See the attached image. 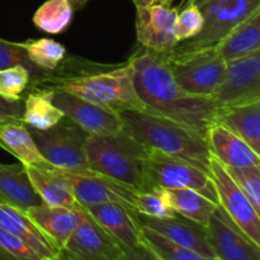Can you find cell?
I'll use <instances>...</instances> for the list:
<instances>
[{
    "mask_svg": "<svg viewBox=\"0 0 260 260\" xmlns=\"http://www.w3.org/2000/svg\"><path fill=\"white\" fill-rule=\"evenodd\" d=\"M0 147L17 157L24 167L50 164L38 151L28 126L19 118L0 121Z\"/></svg>",
    "mask_w": 260,
    "mask_h": 260,
    "instance_id": "603a6c76",
    "label": "cell"
},
{
    "mask_svg": "<svg viewBox=\"0 0 260 260\" xmlns=\"http://www.w3.org/2000/svg\"><path fill=\"white\" fill-rule=\"evenodd\" d=\"M190 2H192V0H182V2H180V4H179V7H178V9H180V8L184 7L185 4H188V3H190Z\"/></svg>",
    "mask_w": 260,
    "mask_h": 260,
    "instance_id": "7bdbcfd3",
    "label": "cell"
},
{
    "mask_svg": "<svg viewBox=\"0 0 260 260\" xmlns=\"http://www.w3.org/2000/svg\"><path fill=\"white\" fill-rule=\"evenodd\" d=\"M178 8L152 4L137 7L136 36L144 48L154 52H167L178 45L174 33Z\"/></svg>",
    "mask_w": 260,
    "mask_h": 260,
    "instance_id": "9a60e30c",
    "label": "cell"
},
{
    "mask_svg": "<svg viewBox=\"0 0 260 260\" xmlns=\"http://www.w3.org/2000/svg\"><path fill=\"white\" fill-rule=\"evenodd\" d=\"M135 210L144 216L155 218L174 217L177 212L172 207L167 189L151 188L144 192H137Z\"/></svg>",
    "mask_w": 260,
    "mask_h": 260,
    "instance_id": "4dcf8cb0",
    "label": "cell"
},
{
    "mask_svg": "<svg viewBox=\"0 0 260 260\" xmlns=\"http://www.w3.org/2000/svg\"><path fill=\"white\" fill-rule=\"evenodd\" d=\"M23 99L18 102H10L0 96V121L3 119H22Z\"/></svg>",
    "mask_w": 260,
    "mask_h": 260,
    "instance_id": "74e56055",
    "label": "cell"
},
{
    "mask_svg": "<svg viewBox=\"0 0 260 260\" xmlns=\"http://www.w3.org/2000/svg\"><path fill=\"white\" fill-rule=\"evenodd\" d=\"M14 65H23L29 69L30 79L42 73V70L36 68L28 60L22 43L0 38V69H7Z\"/></svg>",
    "mask_w": 260,
    "mask_h": 260,
    "instance_id": "e575fe53",
    "label": "cell"
},
{
    "mask_svg": "<svg viewBox=\"0 0 260 260\" xmlns=\"http://www.w3.org/2000/svg\"><path fill=\"white\" fill-rule=\"evenodd\" d=\"M207 2H210V0H192V2H190V3H193V4L197 5L198 8H201V7H202V5H205Z\"/></svg>",
    "mask_w": 260,
    "mask_h": 260,
    "instance_id": "60d3db41",
    "label": "cell"
},
{
    "mask_svg": "<svg viewBox=\"0 0 260 260\" xmlns=\"http://www.w3.org/2000/svg\"><path fill=\"white\" fill-rule=\"evenodd\" d=\"M0 201L22 211L42 205V201L36 193L27 169L22 162H0Z\"/></svg>",
    "mask_w": 260,
    "mask_h": 260,
    "instance_id": "7402d4cb",
    "label": "cell"
},
{
    "mask_svg": "<svg viewBox=\"0 0 260 260\" xmlns=\"http://www.w3.org/2000/svg\"><path fill=\"white\" fill-rule=\"evenodd\" d=\"M65 173L71 183L76 202L81 208L103 203H118L127 210L136 212L135 200L139 190L91 170H65Z\"/></svg>",
    "mask_w": 260,
    "mask_h": 260,
    "instance_id": "8fae6325",
    "label": "cell"
},
{
    "mask_svg": "<svg viewBox=\"0 0 260 260\" xmlns=\"http://www.w3.org/2000/svg\"><path fill=\"white\" fill-rule=\"evenodd\" d=\"M30 183L43 205L50 207H78L71 183L65 170L47 164L25 167Z\"/></svg>",
    "mask_w": 260,
    "mask_h": 260,
    "instance_id": "ffe728a7",
    "label": "cell"
},
{
    "mask_svg": "<svg viewBox=\"0 0 260 260\" xmlns=\"http://www.w3.org/2000/svg\"><path fill=\"white\" fill-rule=\"evenodd\" d=\"M173 2H174V0H157V4L165 5V7H170Z\"/></svg>",
    "mask_w": 260,
    "mask_h": 260,
    "instance_id": "b9f144b4",
    "label": "cell"
},
{
    "mask_svg": "<svg viewBox=\"0 0 260 260\" xmlns=\"http://www.w3.org/2000/svg\"><path fill=\"white\" fill-rule=\"evenodd\" d=\"M69 2H70L73 9H81V8H83L86 3L90 2V0H69Z\"/></svg>",
    "mask_w": 260,
    "mask_h": 260,
    "instance_id": "ab89813d",
    "label": "cell"
},
{
    "mask_svg": "<svg viewBox=\"0 0 260 260\" xmlns=\"http://www.w3.org/2000/svg\"><path fill=\"white\" fill-rule=\"evenodd\" d=\"M27 89L62 90L116 112L145 109L134 85L131 66L63 57L56 69L30 79Z\"/></svg>",
    "mask_w": 260,
    "mask_h": 260,
    "instance_id": "7a4b0ae2",
    "label": "cell"
},
{
    "mask_svg": "<svg viewBox=\"0 0 260 260\" xmlns=\"http://www.w3.org/2000/svg\"><path fill=\"white\" fill-rule=\"evenodd\" d=\"M235 184L243 190L251 205L260 212V167L225 168Z\"/></svg>",
    "mask_w": 260,
    "mask_h": 260,
    "instance_id": "d6a6232c",
    "label": "cell"
},
{
    "mask_svg": "<svg viewBox=\"0 0 260 260\" xmlns=\"http://www.w3.org/2000/svg\"><path fill=\"white\" fill-rule=\"evenodd\" d=\"M151 188L193 189L218 205L217 192L208 173L185 160L147 149L145 159V190Z\"/></svg>",
    "mask_w": 260,
    "mask_h": 260,
    "instance_id": "8992f818",
    "label": "cell"
},
{
    "mask_svg": "<svg viewBox=\"0 0 260 260\" xmlns=\"http://www.w3.org/2000/svg\"><path fill=\"white\" fill-rule=\"evenodd\" d=\"M20 43L30 63L42 71H51L57 68L66 55L65 47L50 38L28 40Z\"/></svg>",
    "mask_w": 260,
    "mask_h": 260,
    "instance_id": "f546056e",
    "label": "cell"
},
{
    "mask_svg": "<svg viewBox=\"0 0 260 260\" xmlns=\"http://www.w3.org/2000/svg\"><path fill=\"white\" fill-rule=\"evenodd\" d=\"M206 229L218 260H260V246L235 225L220 206Z\"/></svg>",
    "mask_w": 260,
    "mask_h": 260,
    "instance_id": "5bb4252c",
    "label": "cell"
},
{
    "mask_svg": "<svg viewBox=\"0 0 260 260\" xmlns=\"http://www.w3.org/2000/svg\"><path fill=\"white\" fill-rule=\"evenodd\" d=\"M29 132L38 151L51 165L69 172L90 170L85 151L89 134L66 116L51 128H29Z\"/></svg>",
    "mask_w": 260,
    "mask_h": 260,
    "instance_id": "52a82bcc",
    "label": "cell"
},
{
    "mask_svg": "<svg viewBox=\"0 0 260 260\" xmlns=\"http://www.w3.org/2000/svg\"><path fill=\"white\" fill-rule=\"evenodd\" d=\"M73 7L69 0H47L33 15V23L43 32L56 35L69 27L73 19Z\"/></svg>",
    "mask_w": 260,
    "mask_h": 260,
    "instance_id": "83f0119b",
    "label": "cell"
},
{
    "mask_svg": "<svg viewBox=\"0 0 260 260\" xmlns=\"http://www.w3.org/2000/svg\"><path fill=\"white\" fill-rule=\"evenodd\" d=\"M128 63L135 90L146 111L177 122L206 140L218 113L210 98L183 90L160 52L142 48L128 58Z\"/></svg>",
    "mask_w": 260,
    "mask_h": 260,
    "instance_id": "6da1fadb",
    "label": "cell"
},
{
    "mask_svg": "<svg viewBox=\"0 0 260 260\" xmlns=\"http://www.w3.org/2000/svg\"><path fill=\"white\" fill-rule=\"evenodd\" d=\"M24 212L57 251L65 245L71 234L84 220V210L80 206L73 208L50 207L42 203L28 208Z\"/></svg>",
    "mask_w": 260,
    "mask_h": 260,
    "instance_id": "e0dca14e",
    "label": "cell"
},
{
    "mask_svg": "<svg viewBox=\"0 0 260 260\" xmlns=\"http://www.w3.org/2000/svg\"><path fill=\"white\" fill-rule=\"evenodd\" d=\"M30 81V71L23 65L0 69V96L10 102L22 101V94Z\"/></svg>",
    "mask_w": 260,
    "mask_h": 260,
    "instance_id": "1f68e13d",
    "label": "cell"
},
{
    "mask_svg": "<svg viewBox=\"0 0 260 260\" xmlns=\"http://www.w3.org/2000/svg\"><path fill=\"white\" fill-rule=\"evenodd\" d=\"M172 207L178 215L207 226L211 216L218 207L203 194L193 189H167Z\"/></svg>",
    "mask_w": 260,
    "mask_h": 260,
    "instance_id": "4316f807",
    "label": "cell"
},
{
    "mask_svg": "<svg viewBox=\"0 0 260 260\" xmlns=\"http://www.w3.org/2000/svg\"><path fill=\"white\" fill-rule=\"evenodd\" d=\"M203 27V15L201 9L193 3H188L178 9L174 33L177 42H184L196 37Z\"/></svg>",
    "mask_w": 260,
    "mask_h": 260,
    "instance_id": "836d02e7",
    "label": "cell"
},
{
    "mask_svg": "<svg viewBox=\"0 0 260 260\" xmlns=\"http://www.w3.org/2000/svg\"><path fill=\"white\" fill-rule=\"evenodd\" d=\"M119 260H161L157 258L156 254L147 248L144 243H139L136 246L131 249L123 250Z\"/></svg>",
    "mask_w": 260,
    "mask_h": 260,
    "instance_id": "8d00e7d4",
    "label": "cell"
},
{
    "mask_svg": "<svg viewBox=\"0 0 260 260\" xmlns=\"http://www.w3.org/2000/svg\"><path fill=\"white\" fill-rule=\"evenodd\" d=\"M140 231L142 243L161 260H218L217 258H208L192 249L173 243L156 231L145 226H140Z\"/></svg>",
    "mask_w": 260,
    "mask_h": 260,
    "instance_id": "f1b7e54d",
    "label": "cell"
},
{
    "mask_svg": "<svg viewBox=\"0 0 260 260\" xmlns=\"http://www.w3.org/2000/svg\"><path fill=\"white\" fill-rule=\"evenodd\" d=\"M84 210V208H83ZM123 249L84 210V220L65 245L57 251V260H119Z\"/></svg>",
    "mask_w": 260,
    "mask_h": 260,
    "instance_id": "7c38bea8",
    "label": "cell"
},
{
    "mask_svg": "<svg viewBox=\"0 0 260 260\" xmlns=\"http://www.w3.org/2000/svg\"><path fill=\"white\" fill-rule=\"evenodd\" d=\"M210 99L218 111L260 102V51L226 63L222 81Z\"/></svg>",
    "mask_w": 260,
    "mask_h": 260,
    "instance_id": "9c48e42d",
    "label": "cell"
},
{
    "mask_svg": "<svg viewBox=\"0 0 260 260\" xmlns=\"http://www.w3.org/2000/svg\"><path fill=\"white\" fill-rule=\"evenodd\" d=\"M172 75L183 90L196 96L211 98L222 81L226 62L216 46L160 52Z\"/></svg>",
    "mask_w": 260,
    "mask_h": 260,
    "instance_id": "5b68a950",
    "label": "cell"
},
{
    "mask_svg": "<svg viewBox=\"0 0 260 260\" xmlns=\"http://www.w3.org/2000/svg\"><path fill=\"white\" fill-rule=\"evenodd\" d=\"M206 142L211 157L217 160L225 168L260 167L258 152L217 122L211 124Z\"/></svg>",
    "mask_w": 260,
    "mask_h": 260,
    "instance_id": "ac0fdd59",
    "label": "cell"
},
{
    "mask_svg": "<svg viewBox=\"0 0 260 260\" xmlns=\"http://www.w3.org/2000/svg\"><path fill=\"white\" fill-rule=\"evenodd\" d=\"M119 116L123 123V131L147 149L185 160L208 173L211 155L207 142L202 136L146 109L123 111L119 112Z\"/></svg>",
    "mask_w": 260,
    "mask_h": 260,
    "instance_id": "3957f363",
    "label": "cell"
},
{
    "mask_svg": "<svg viewBox=\"0 0 260 260\" xmlns=\"http://www.w3.org/2000/svg\"><path fill=\"white\" fill-rule=\"evenodd\" d=\"M0 260H43L23 241L0 229Z\"/></svg>",
    "mask_w": 260,
    "mask_h": 260,
    "instance_id": "d590c367",
    "label": "cell"
},
{
    "mask_svg": "<svg viewBox=\"0 0 260 260\" xmlns=\"http://www.w3.org/2000/svg\"><path fill=\"white\" fill-rule=\"evenodd\" d=\"M53 91L47 89H29L23 99L22 121L29 128H51L61 121L63 113L53 104Z\"/></svg>",
    "mask_w": 260,
    "mask_h": 260,
    "instance_id": "484cf974",
    "label": "cell"
},
{
    "mask_svg": "<svg viewBox=\"0 0 260 260\" xmlns=\"http://www.w3.org/2000/svg\"><path fill=\"white\" fill-rule=\"evenodd\" d=\"M52 260H57V258H55V259H52Z\"/></svg>",
    "mask_w": 260,
    "mask_h": 260,
    "instance_id": "ee69618b",
    "label": "cell"
},
{
    "mask_svg": "<svg viewBox=\"0 0 260 260\" xmlns=\"http://www.w3.org/2000/svg\"><path fill=\"white\" fill-rule=\"evenodd\" d=\"M135 220L139 226H145L167 238L175 244L189 248L208 258H217L210 243L207 229L192 220L175 215L174 217L155 218L135 212Z\"/></svg>",
    "mask_w": 260,
    "mask_h": 260,
    "instance_id": "2e32d148",
    "label": "cell"
},
{
    "mask_svg": "<svg viewBox=\"0 0 260 260\" xmlns=\"http://www.w3.org/2000/svg\"><path fill=\"white\" fill-rule=\"evenodd\" d=\"M203 27L196 37L175 46L179 50L216 46L236 25L260 10V0H210L200 8Z\"/></svg>",
    "mask_w": 260,
    "mask_h": 260,
    "instance_id": "ba28073f",
    "label": "cell"
},
{
    "mask_svg": "<svg viewBox=\"0 0 260 260\" xmlns=\"http://www.w3.org/2000/svg\"><path fill=\"white\" fill-rule=\"evenodd\" d=\"M0 229L14 235L32 249L41 259L52 260L57 256V249L45 234L25 215L24 211L0 201Z\"/></svg>",
    "mask_w": 260,
    "mask_h": 260,
    "instance_id": "44dd1931",
    "label": "cell"
},
{
    "mask_svg": "<svg viewBox=\"0 0 260 260\" xmlns=\"http://www.w3.org/2000/svg\"><path fill=\"white\" fill-rule=\"evenodd\" d=\"M135 5L137 7H149V5L157 4V0H132Z\"/></svg>",
    "mask_w": 260,
    "mask_h": 260,
    "instance_id": "f35d334b",
    "label": "cell"
},
{
    "mask_svg": "<svg viewBox=\"0 0 260 260\" xmlns=\"http://www.w3.org/2000/svg\"><path fill=\"white\" fill-rule=\"evenodd\" d=\"M85 151L91 172L112 178L139 192L145 190L147 147L126 131L89 135Z\"/></svg>",
    "mask_w": 260,
    "mask_h": 260,
    "instance_id": "277c9868",
    "label": "cell"
},
{
    "mask_svg": "<svg viewBox=\"0 0 260 260\" xmlns=\"http://www.w3.org/2000/svg\"><path fill=\"white\" fill-rule=\"evenodd\" d=\"M216 122L246 142L254 151L260 152V102L220 109Z\"/></svg>",
    "mask_w": 260,
    "mask_h": 260,
    "instance_id": "d4e9b609",
    "label": "cell"
},
{
    "mask_svg": "<svg viewBox=\"0 0 260 260\" xmlns=\"http://www.w3.org/2000/svg\"><path fill=\"white\" fill-rule=\"evenodd\" d=\"M84 210L123 250L141 243V231L135 220V212L123 206L118 203H103Z\"/></svg>",
    "mask_w": 260,
    "mask_h": 260,
    "instance_id": "d6986e66",
    "label": "cell"
},
{
    "mask_svg": "<svg viewBox=\"0 0 260 260\" xmlns=\"http://www.w3.org/2000/svg\"><path fill=\"white\" fill-rule=\"evenodd\" d=\"M208 174L215 184L220 207L251 241L260 246V216L258 211L231 179L225 167L213 157H211Z\"/></svg>",
    "mask_w": 260,
    "mask_h": 260,
    "instance_id": "30bf717a",
    "label": "cell"
},
{
    "mask_svg": "<svg viewBox=\"0 0 260 260\" xmlns=\"http://www.w3.org/2000/svg\"><path fill=\"white\" fill-rule=\"evenodd\" d=\"M226 63L260 51V10L236 25L216 45Z\"/></svg>",
    "mask_w": 260,
    "mask_h": 260,
    "instance_id": "cb8c5ba5",
    "label": "cell"
},
{
    "mask_svg": "<svg viewBox=\"0 0 260 260\" xmlns=\"http://www.w3.org/2000/svg\"><path fill=\"white\" fill-rule=\"evenodd\" d=\"M52 102L63 116L89 135H112L123 129L118 112L62 90H52Z\"/></svg>",
    "mask_w": 260,
    "mask_h": 260,
    "instance_id": "4fadbf2b",
    "label": "cell"
}]
</instances>
